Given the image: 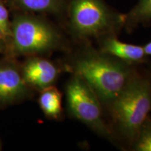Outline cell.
Here are the masks:
<instances>
[{"label":"cell","instance_id":"e0dca14e","mask_svg":"<svg viewBox=\"0 0 151 151\" xmlns=\"http://www.w3.org/2000/svg\"><path fill=\"white\" fill-rule=\"evenodd\" d=\"M1 143H0V150H1Z\"/></svg>","mask_w":151,"mask_h":151},{"label":"cell","instance_id":"4fadbf2b","mask_svg":"<svg viewBox=\"0 0 151 151\" xmlns=\"http://www.w3.org/2000/svg\"><path fill=\"white\" fill-rule=\"evenodd\" d=\"M0 27L3 30L8 40L10 35L11 20L6 3L4 0H0Z\"/></svg>","mask_w":151,"mask_h":151},{"label":"cell","instance_id":"9c48e42d","mask_svg":"<svg viewBox=\"0 0 151 151\" xmlns=\"http://www.w3.org/2000/svg\"><path fill=\"white\" fill-rule=\"evenodd\" d=\"M101 50L104 54L116 57L127 62H141L146 55L143 47L123 43L112 36H109L104 40Z\"/></svg>","mask_w":151,"mask_h":151},{"label":"cell","instance_id":"ba28073f","mask_svg":"<svg viewBox=\"0 0 151 151\" xmlns=\"http://www.w3.org/2000/svg\"><path fill=\"white\" fill-rule=\"evenodd\" d=\"M16 12L62 16L66 13L67 0H9Z\"/></svg>","mask_w":151,"mask_h":151},{"label":"cell","instance_id":"5bb4252c","mask_svg":"<svg viewBox=\"0 0 151 151\" xmlns=\"http://www.w3.org/2000/svg\"><path fill=\"white\" fill-rule=\"evenodd\" d=\"M143 50L146 55H151V41L147 43V44L143 47Z\"/></svg>","mask_w":151,"mask_h":151},{"label":"cell","instance_id":"6da1fadb","mask_svg":"<svg viewBox=\"0 0 151 151\" xmlns=\"http://www.w3.org/2000/svg\"><path fill=\"white\" fill-rule=\"evenodd\" d=\"M73 70L105 103H112L132 78L129 69L120 62L92 52L77 58Z\"/></svg>","mask_w":151,"mask_h":151},{"label":"cell","instance_id":"30bf717a","mask_svg":"<svg viewBox=\"0 0 151 151\" xmlns=\"http://www.w3.org/2000/svg\"><path fill=\"white\" fill-rule=\"evenodd\" d=\"M40 108L47 117L58 119L62 113V95L59 90L50 86L41 90L39 97Z\"/></svg>","mask_w":151,"mask_h":151},{"label":"cell","instance_id":"7c38bea8","mask_svg":"<svg viewBox=\"0 0 151 151\" xmlns=\"http://www.w3.org/2000/svg\"><path fill=\"white\" fill-rule=\"evenodd\" d=\"M137 149L140 151H151V124L141 128L139 134Z\"/></svg>","mask_w":151,"mask_h":151},{"label":"cell","instance_id":"2e32d148","mask_svg":"<svg viewBox=\"0 0 151 151\" xmlns=\"http://www.w3.org/2000/svg\"><path fill=\"white\" fill-rule=\"evenodd\" d=\"M3 50V42L0 41V52H1Z\"/></svg>","mask_w":151,"mask_h":151},{"label":"cell","instance_id":"8992f818","mask_svg":"<svg viewBox=\"0 0 151 151\" xmlns=\"http://www.w3.org/2000/svg\"><path fill=\"white\" fill-rule=\"evenodd\" d=\"M28 92L20 69L11 62H0V106L20 101Z\"/></svg>","mask_w":151,"mask_h":151},{"label":"cell","instance_id":"8fae6325","mask_svg":"<svg viewBox=\"0 0 151 151\" xmlns=\"http://www.w3.org/2000/svg\"><path fill=\"white\" fill-rule=\"evenodd\" d=\"M151 22V0H139L137 5L124 15V25L131 28L139 24Z\"/></svg>","mask_w":151,"mask_h":151},{"label":"cell","instance_id":"9a60e30c","mask_svg":"<svg viewBox=\"0 0 151 151\" xmlns=\"http://www.w3.org/2000/svg\"><path fill=\"white\" fill-rule=\"evenodd\" d=\"M6 40H7L6 36L5 35V34L3 32V30L1 29V27H0V41L4 43V42H5Z\"/></svg>","mask_w":151,"mask_h":151},{"label":"cell","instance_id":"277c9868","mask_svg":"<svg viewBox=\"0 0 151 151\" xmlns=\"http://www.w3.org/2000/svg\"><path fill=\"white\" fill-rule=\"evenodd\" d=\"M113 116L123 134L139 135L151 107V85L147 79L132 78L112 103Z\"/></svg>","mask_w":151,"mask_h":151},{"label":"cell","instance_id":"5b68a950","mask_svg":"<svg viewBox=\"0 0 151 151\" xmlns=\"http://www.w3.org/2000/svg\"><path fill=\"white\" fill-rule=\"evenodd\" d=\"M66 94L68 108L76 118L100 134L109 135L102 118L99 97L83 79L75 74L67 84Z\"/></svg>","mask_w":151,"mask_h":151},{"label":"cell","instance_id":"7a4b0ae2","mask_svg":"<svg viewBox=\"0 0 151 151\" xmlns=\"http://www.w3.org/2000/svg\"><path fill=\"white\" fill-rule=\"evenodd\" d=\"M8 40L11 54L37 56L58 48L61 36L46 18L35 14L15 12Z\"/></svg>","mask_w":151,"mask_h":151},{"label":"cell","instance_id":"52a82bcc","mask_svg":"<svg viewBox=\"0 0 151 151\" xmlns=\"http://www.w3.org/2000/svg\"><path fill=\"white\" fill-rule=\"evenodd\" d=\"M28 86L39 89L52 86L59 75V70L51 62L37 56H31L20 69Z\"/></svg>","mask_w":151,"mask_h":151},{"label":"cell","instance_id":"3957f363","mask_svg":"<svg viewBox=\"0 0 151 151\" xmlns=\"http://www.w3.org/2000/svg\"><path fill=\"white\" fill-rule=\"evenodd\" d=\"M68 27L80 39L110 35L124 24V16L114 12L103 0H67Z\"/></svg>","mask_w":151,"mask_h":151}]
</instances>
